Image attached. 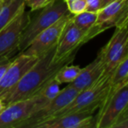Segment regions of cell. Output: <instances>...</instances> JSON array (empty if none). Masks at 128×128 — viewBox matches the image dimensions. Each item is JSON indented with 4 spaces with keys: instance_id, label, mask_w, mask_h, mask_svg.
<instances>
[{
    "instance_id": "19",
    "label": "cell",
    "mask_w": 128,
    "mask_h": 128,
    "mask_svg": "<svg viewBox=\"0 0 128 128\" xmlns=\"http://www.w3.org/2000/svg\"><path fill=\"white\" fill-rule=\"evenodd\" d=\"M26 5L28 6L31 8L32 11L40 10L47 5L48 4L51 3L52 0H25Z\"/></svg>"
},
{
    "instance_id": "4",
    "label": "cell",
    "mask_w": 128,
    "mask_h": 128,
    "mask_svg": "<svg viewBox=\"0 0 128 128\" xmlns=\"http://www.w3.org/2000/svg\"><path fill=\"white\" fill-rule=\"evenodd\" d=\"M80 92L69 84L50 102L38 111L32 113L28 118L21 122L16 128H36L39 124L52 118L62 108L70 104Z\"/></svg>"
},
{
    "instance_id": "16",
    "label": "cell",
    "mask_w": 128,
    "mask_h": 128,
    "mask_svg": "<svg viewBox=\"0 0 128 128\" xmlns=\"http://www.w3.org/2000/svg\"><path fill=\"white\" fill-rule=\"evenodd\" d=\"M81 69L79 65H65L57 73L55 80L60 85L62 83H70L77 77Z\"/></svg>"
},
{
    "instance_id": "10",
    "label": "cell",
    "mask_w": 128,
    "mask_h": 128,
    "mask_svg": "<svg viewBox=\"0 0 128 128\" xmlns=\"http://www.w3.org/2000/svg\"><path fill=\"white\" fill-rule=\"evenodd\" d=\"M31 19L30 11H22L0 30V57L15 54L20 35Z\"/></svg>"
},
{
    "instance_id": "5",
    "label": "cell",
    "mask_w": 128,
    "mask_h": 128,
    "mask_svg": "<svg viewBox=\"0 0 128 128\" xmlns=\"http://www.w3.org/2000/svg\"><path fill=\"white\" fill-rule=\"evenodd\" d=\"M128 109V84L116 91L103 102L96 116L95 128H112L122 112Z\"/></svg>"
},
{
    "instance_id": "18",
    "label": "cell",
    "mask_w": 128,
    "mask_h": 128,
    "mask_svg": "<svg viewBox=\"0 0 128 128\" xmlns=\"http://www.w3.org/2000/svg\"><path fill=\"white\" fill-rule=\"evenodd\" d=\"M69 12L77 14L86 10V0H64Z\"/></svg>"
},
{
    "instance_id": "23",
    "label": "cell",
    "mask_w": 128,
    "mask_h": 128,
    "mask_svg": "<svg viewBox=\"0 0 128 128\" xmlns=\"http://www.w3.org/2000/svg\"><path fill=\"white\" fill-rule=\"evenodd\" d=\"M14 55L12 54H9V55H5V56H1L0 57V64H3V63H5L8 61H10V59H12L14 57H11L13 56Z\"/></svg>"
},
{
    "instance_id": "26",
    "label": "cell",
    "mask_w": 128,
    "mask_h": 128,
    "mask_svg": "<svg viewBox=\"0 0 128 128\" xmlns=\"http://www.w3.org/2000/svg\"><path fill=\"white\" fill-rule=\"evenodd\" d=\"M2 2H3V0H0V8H1V5L2 4Z\"/></svg>"
},
{
    "instance_id": "1",
    "label": "cell",
    "mask_w": 128,
    "mask_h": 128,
    "mask_svg": "<svg viewBox=\"0 0 128 128\" xmlns=\"http://www.w3.org/2000/svg\"><path fill=\"white\" fill-rule=\"evenodd\" d=\"M57 44L38 56L37 62L26 72L18 84L1 100L5 106L16 101L32 98L54 79L63 67L73 62L77 50L68 53L56 62L52 61Z\"/></svg>"
},
{
    "instance_id": "21",
    "label": "cell",
    "mask_w": 128,
    "mask_h": 128,
    "mask_svg": "<svg viewBox=\"0 0 128 128\" xmlns=\"http://www.w3.org/2000/svg\"><path fill=\"white\" fill-rule=\"evenodd\" d=\"M101 8V0H86V10L98 13Z\"/></svg>"
},
{
    "instance_id": "20",
    "label": "cell",
    "mask_w": 128,
    "mask_h": 128,
    "mask_svg": "<svg viewBox=\"0 0 128 128\" xmlns=\"http://www.w3.org/2000/svg\"><path fill=\"white\" fill-rule=\"evenodd\" d=\"M112 128H128V109L125 110L118 117Z\"/></svg>"
},
{
    "instance_id": "25",
    "label": "cell",
    "mask_w": 128,
    "mask_h": 128,
    "mask_svg": "<svg viewBox=\"0 0 128 128\" xmlns=\"http://www.w3.org/2000/svg\"><path fill=\"white\" fill-rule=\"evenodd\" d=\"M4 108H5V106L4 105V104L2 103V101L0 100V114L2 112V111L4 110Z\"/></svg>"
},
{
    "instance_id": "27",
    "label": "cell",
    "mask_w": 128,
    "mask_h": 128,
    "mask_svg": "<svg viewBox=\"0 0 128 128\" xmlns=\"http://www.w3.org/2000/svg\"><path fill=\"white\" fill-rule=\"evenodd\" d=\"M52 1H54V0H52Z\"/></svg>"
},
{
    "instance_id": "24",
    "label": "cell",
    "mask_w": 128,
    "mask_h": 128,
    "mask_svg": "<svg viewBox=\"0 0 128 128\" xmlns=\"http://www.w3.org/2000/svg\"><path fill=\"white\" fill-rule=\"evenodd\" d=\"M114 0H101V5H102V8L106 6V4H108L109 3H110L111 2H112Z\"/></svg>"
},
{
    "instance_id": "6",
    "label": "cell",
    "mask_w": 128,
    "mask_h": 128,
    "mask_svg": "<svg viewBox=\"0 0 128 128\" xmlns=\"http://www.w3.org/2000/svg\"><path fill=\"white\" fill-rule=\"evenodd\" d=\"M105 64V73L113 71L118 64L128 57V26L116 27L107 44L99 52Z\"/></svg>"
},
{
    "instance_id": "9",
    "label": "cell",
    "mask_w": 128,
    "mask_h": 128,
    "mask_svg": "<svg viewBox=\"0 0 128 128\" xmlns=\"http://www.w3.org/2000/svg\"><path fill=\"white\" fill-rule=\"evenodd\" d=\"M73 15L70 12L63 15L56 22L40 32L22 53L28 56H38L56 44L68 21Z\"/></svg>"
},
{
    "instance_id": "7",
    "label": "cell",
    "mask_w": 128,
    "mask_h": 128,
    "mask_svg": "<svg viewBox=\"0 0 128 128\" xmlns=\"http://www.w3.org/2000/svg\"><path fill=\"white\" fill-rule=\"evenodd\" d=\"M44 106L34 95L5 106L0 114V128H16L21 122Z\"/></svg>"
},
{
    "instance_id": "2",
    "label": "cell",
    "mask_w": 128,
    "mask_h": 128,
    "mask_svg": "<svg viewBox=\"0 0 128 128\" xmlns=\"http://www.w3.org/2000/svg\"><path fill=\"white\" fill-rule=\"evenodd\" d=\"M112 72L113 71L105 73L104 71L93 84L86 89L79 92L75 98L58 111L52 118L70 113L85 112H94L96 110L99 109L109 92Z\"/></svg>"
},
{
    "instance_id": "17",
    "label": "cell",
    "mask_w": 128,
    "mask_h": 128,
    "mask_svg": "<svg viewBox=\"0 0 128 128\" xmlns=\"http://www.w3.org/2000/svg\"><path fill=\"white\" fill-rule=\"evenodd\" d=\"M59 86L60 84L57 82L54 77V79H52L50 82H48L45 86H44L42 89L35 95H37L38 100L41 103L46 104L59 93Z\"/></svg>"
},
{
    "instance_id": "14",
    "label": "cell",
    "mask_w": 128,
    "mask_h": 128,
    "mask_svg": "<svg viewBox=\"0 0 128 128\" xmlns=\"http://www.w3.org/2000/svg\"><path fill=\"white\" fill-rule=\"evenodd\" d=\"M25 0H3L0 8V30L26 10Z\"/></svg>"
},
{
    "instance_id": "12",
    "label": "cell",
    "mask_w": 128,
    "mask_h": 128,
    "mask_svg": "<svg viewBox=\"0 0 128 128\" xmlns=\"http://www.w3.org/2000/svg\"><path fill=\"white\" fill-rule=\"evenodd\" d=\"M94 112H75L48 120L36 128H95Z\"/></svg>"
},
{
    "instance_id": "11",
    "label": "cell",
    "mask_w": 128,
    "mask_h": 128,
    "mask_svg": "<svg viewBox=\"0 0 128 128\" xmlns=\"http://www.w3.org/2000/svg\"><path fill=\"white\" fill-rule=\"evenodd\" d=\"M88 40V33L76 27L70 18L62 32L52 61L56 62L68 53L77 50Z\"/></svg>"
},
{
    "instance_id": "3",
    "label": "cell",
    "mask_w": 128,
    "mask_h": 128,
    "mask_svg": "<svg viewBox=\"0 0 128 128\" xmlns=\"http://www.w3.org/2000/svg\"><path fill=\"white\" fill-rule=\"evenodd\" d=\"M68 12L69 10L64 0H54L41 8L40 11L32 18L31 16L28 24L20 35L17 46L18 52L22 53L40 32Z\"/></svg>"
},
{
    "instance_id": "22",
    "label": "cell",
    "mask_w": 128,
    "mask_h": 128,
    "mask_svg": "<svg viewBox=\"0 0 128 128\" xmlns=\"http://www.w3.org/2000/svg\"><path fill=\"white\" fill-rule=\"evenodd\" d=\"M14 58H13L12 59H10V61H8V62H5V63H3V64H0V78L2 77V74H4V72L5 71V70L7 69V68L9 66L10 63V62H11V61L14 59Z\"/></svg>"
},
{
    "instance_id": "8",
    "label": "cell",
    "mask_w": 128,
    "mask_h": 128,
    "mask_svg": "<svg viewBox=\"0 0 128 128\" xmlns=\"http://www.w3.org/2000/svg\"><path fill=\"white\" fill-rule=\"evenodd\" d=\"M38 56L19 53L10 63L0 78V100H2L11 89H13L26 74V72L37 62Z\"/></svg>"
},
{
    "instance_id": "13",
    "label": "cell",
    "mask_w": 128,
    "mask_h": 128,
    "mask_svg": "<svg viewBox=\"0 0 128 128\" xmlns=\"http://www.w3.org/2000/svg\"><path fill=\"white\" fill-rule=\"evenodd\" d=\"M104 70L105 64L101 54L99 52L92 63L81 69L77 77L69 85L80 92L93 84L100 76Z\"/></svg>"
},
{
    "instance_id": "15",
    "label": "cell",
    "mask_w": 128,
    "mask_h": 128,
    "mask_svg": "<svg viewBox=\"0 0 128 128\" xmlns=\"http://www.w3.org/2000/svg\"><path fill=\"white\" fill-rule=\"evenodd\" d=\"M97 18L98 13L85 10L80 14H74L71 17V20L76 27H78L82 31L88 33V32L94 26Z\"/></svg>"
}]
</instances>
